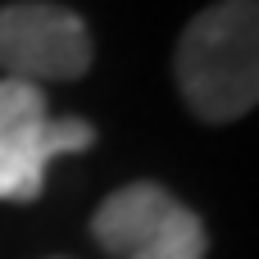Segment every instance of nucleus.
I'll list each match as a JSON object with an SVG mask.
<instances>
[{
	"instance_id": "7ed1b4c3",
	"label": "nucleus",
	"mask_w": 259,
	"mask_h": 259,
	"mask_svg": "<svg viewBox=\"0 0 259 259\" xmlns=\"http://www.w3.org/2000/svg\"><path fill=\"white\" fill-rule=\"evenodd\" d=\"M91 237L114 259H205V223L159 182H127L105 196Z\"/></svg>"
},
{
	"instance_id": "f257e3e1",
	"label": "nucleus",
	"mask_w": 259,
	"mask_h": 259,
	"mask_svg": "<svg viewBox=\"0 0 259 259\" xmlns=\"http://www.w3.org/2000/svg\"><path fill=\"white\" fill-rule=\"evenodd\" d=\"M182 100L205 123H232L259 100V0L200 9L173 50Z\"/></svg>"
},
{
	"instance_id": "20e7f679",
	"label": "nucleus",
	"mask_w": 259,
	"mask_h": 259,
	"mask_svg": "<svg viewBox=\"0 0 259 259\" xmlns=\"http://www.w3.org/2000/svg\"><path fill=\"white\" fill-rule=\"evenodd\" d=\"M96 59L87 23L55 0L0 5V73L18 82H77Z\"/></svg>"
},
{
	"instance_id": "f03ea898",
	"label": "nucleus",
	"mask_w": 259,
	"mask_h": 259,
	"mask_svg": "<svg viewBox=\"0 0 259 259\" xmlns=\"http://www.w3.org/2000/svg\"><path fill=\"white\" fill-rule=\"evenodd\" d=\"M96 146V127L77 114H50L46 91L18 77H0V200L32 205L46 168L59 155Z\"/></svg>"
}]
</instances>
